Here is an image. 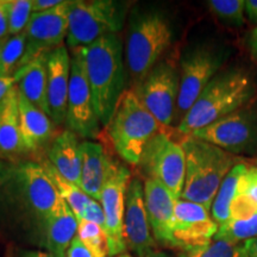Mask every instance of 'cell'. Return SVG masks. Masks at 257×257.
<instances>
[{
  "instance_id": "obj_1",
  "label": "cell",
  "mask_w": 257,
  "mask_h": 257,
  "mask_svg": "<svg viewBox=\"0 0 257 257\" xmlns=\"http://www.w3.org/2000/svg\"><path fill=\"white\" fill-rule=\"evenodd\" d=\"M76 51L85 64L99 121L104 126L111 123L123 95L125 81L123 44L117 34L102 36Z\"/></svg>"
},
{
  "instance_id": "obj_2",
  "label": "cell",
  "mask_w": 257,
  "mask_h": 257,
  "mask_svg": "<svg viewBox=\"0 0 257 257\" xmlns=\"http://www.w3.org/2000/svg\"><path fill=\"white\" fill-rule=\"evenodd\" d=\"M255 91V81L248 70L232 68L218 73L180 121L178 130L188 136L245 107Z\"/></svg>"
},
{
  "instance_id": "obj_3",
  "label": "cell",
  "mask_w": 257,
  "mask_h": 257,
  "mask_svg": "<svg viewBox=\"0 0 257 257\" xmlns=\"http://www.w3.org/2000/svg\"><path fill=\"white\" fill-rule=\"evenodd\" d=\"M186 157L185 186L181 199L211 210L218 189L239 159L214 144L186 136L181 141Z\"/></svg>"
},
{
  "instance_id": "obj_4",
  "label": "cell",
  "mask_w": 257,
  "mask_h": 257,
  "mask_svg": "<svg viewBox=\"0 0 257 257\" xmlns=\"http://www.w3.org/2000/svg\"><path fill=\"white\" fill-rule=\"evenodd\" d=\"M174 31L165 14L155 10L136 12L126 36V64L131 76L141 82L159 63L173 42Z\"/></svg>"
},
{
  "instance_id": "obj_5",
  "label": "cell",
  "mask_w": 257,
  "mask_h": 257,
  "mask_svg": "<svg viewBox=\"0 0 257 257\" xmlns=\"http://www.w3.org/2000/svg\"><path fill=\"white\" fill-rule=\"evenodd\" d=\"M110 125V137L115 152L130 165H140L144 148L161 133L162 126L138 100L134 91L123 93Z\"/></svg>"
},
{
  "instance_id": "obj_6",
  "label": "cell",
  "mask_w": 257,
  "mask_h": 257,
  "mask_svg": "<svg viewBox=\"0 0 257 257\" xmlns=\"http://www.w3.org/2000/svg\"><path fill=\"white\" fill-rule=\"evenodd\" d=\"M126 5L113 0H76L69 12L67 44L72 50L87 47L123 28Z\"/></svg>"
},
{
  "instance_id": "obj_7",
  "label": "cell",
  "mask_w": 257,
  "mask_h": 257,
  "mask_svg": "<svg viewBox=\"0 0 257 257\" xmlns=\"http://www.w3.org/2000/svg\"><path fill=\"white\" fill-rule=\"evenodd\" d=\"M8 176L12 192L42 230L62 199L46 169L38 163L23 162L10 170Z\"/></svg>"
},
{
  "instance_id": "obj_8",
  "label": "cell",
  "mask_w": 257,
  "mask_h": 257,
  "mask_svg": "<svg viewBox=\"0 0 257 257\" xmlns=\"http://www.w3.org/2000/svg\"><path fill=\"white\" fill-rule=\"evenodd\" d=\"M140 166L148 179L162 184L176 200L181 199L186 176V157L181 144L161 131L144 148Z\"/></svg>"
},
{
  "instance_id": "obj_9",
  "label": "cell",
  "mask_w": 257,
  "mask_h": 257,
  "mask_svg": "<svg viewBox=\"0 0 257 257\" xmlns=\"http://www.w3.org/2000/svg\"><path fill=\"white\" fill-rule=\"evenodd\" d=\"M180 75L169 61L159 62L138 82L134 92L144 107L162 125L168 126L176 115Z\"/></svg>"
},
{
  "instance_id": "obj_10",
  "label": "cell",
  "mask_w": 257,
  "mask_h": 257,
  "mask_svg": "<svg viewBox=\"0 0 257 257\" xmlns=\"http://www.w3.org/2000/svg\"><path fill=\"white\" fill-rule=\"evenodd\" d=\"M128 184L130 170L117 161H108L100 201L105 214V236L110 257L120 255L127 248L124 237V217Z\"/></svg>"
},
{
  "instance_id": "obj_11",
  "label": "cell",
  "mask_w": 257,
  "mask_h": 257,
  "mask_svg": "<svg viewBox=\"0 0 257 257\" xmlns=\"http://www.w3.org/2000/svg\"><path fill=\"white\" fill-rule=\"evenodd\" d=\"M224 61L223 51L211 46H199L181 60L176 115L182 118L218 74Z\"/></svg>"
},
{
  "instance_id": "obj_12",
  "label": "cell",
  "mask_w": 257,
  "mask_h": 257,
  "mask_svg": "<svg viewBox=\"0 0 257 257\" xmlns=\"http://www.w3.org/2000/svg\"><path fill=\"white\" fill-rule=\"evenodd\" d=\"M188 136L214 144L233 155L253 153L257 150V111L245 106Z\"/></svg>"
},
{
  "instance_id": "obj_13",
  "label": "cell",
  "mask_w": 257,
  "mask_h": 257,
  "mask_svg": "<svg viewBox=\"0 0 257 257\" xmlns=\"http://www.w3.org/2000/svg\"><path fill=\"white\" fill-rule=\"evenodd\" d=\"M66 121L70 131L83 138H95L100 128L85 64L76 51L70 64Z\"/></svg>"
},
{
  "instance_id": "obj_14",
  "label": "cell",
  "mask_w": 257,
  "mask_h": 257,
  "mask_svg": "<svg viewBox=\"0 0 257 257\" xmlns=\"http://www.w3.org/2000/svg\"><path fill=\"white\" fill-rule=\"evenodd\" d=\"M72 4V0L63 2L62 4L48 11L31 15L25 29L27 49L22 67L42 54H47L63 46V40L68 35L69 12Z\"/></svg>"
},
{
  "instance_id": "obj_15",
  "label": "cell",
  "mask_w": 257,
  "mask_h": 257,
  "mask_svg": "<svg viewBox=\"0 0 257 257\" xmlns=\"http://www.w3.org/2000/svg\"><path fill=\"white\" fill-rule=\"evenodd\" d=\"M218 225L210 212L201 205L179 199L175 204L172 227L173 248L182 251L200 248L214 238Z\"/></svg>"
},
{
  "instance_id": "obj_16",
  "label": "cell",
  "mask_w": 257,
  "mask_h": 257,
  "mask_svg": "<svg viewBox=\"0 0 257 257\" xmlns=\"http://www.w3.org/2000/svg\"><path fill=\"white\" fill-rule=\"evenodd\" d=\"M124 237L126 246L138 257H147L155 250L148 213L144 204V186L135 178L128 184L125 199Z\"/></svg>"
},
{
  "instance_id": "obj_17",
  "label": "cell",
  "mask_w": 257,
  "mask_h": 257,
  "mask_svg": "<svg viewBox=\"0 0 257 257\" xmlns=\"http://www.w3.org/2000/svg\"><path fill=\"white\" fill-rule=\"evenodd\" d=\"M72 59L62 46L47 55V94L49 117L54 123L62 124L67 117Z\"/></svg>"
},
{
  "instance_id": "obj_18",
  "label": "cell",
  "mask_w": 257,
  "mask_h": 257,
  "mask_svg": "<svg viewBox=\"0 0 257 257\" xmlns=\"http://www.w3.org/2000/svg\"><path fill=\"white\" fill-rule=\"evenodd\" d=\"M176 199L159 181L147 179L144 182V204L155 240L172 246V227L174 221Z\"/></svg>"
},
{
  "instance_id": "obj_19",
  "label": "cell",
  "mask_w": 257,
  "mask_h": 257,
  "mask_svg": "<svg viewBox=\"0 0 257 257\" xmlns=\"http://www.w3.org/2000/svg\"><path fill=\"white\" fill-rule=\"evenodd\" d=\"M78 219L66 201L61 199L55 211L46 221L42 232L47 251L54 257H67L73 239L78 233Z\"/></svg>"
},
{
  "instance_id": "obj_20",
  "label": "cell",
  "mask_w": 257,
  "mask_h": 257,
  "mask_svg": "<svg viewBox=\"0 0 257 257\" xmlns=\"http://www.w3.org/2000/svg\"><path fill=\"white\" fill-rule=\"evenodd\" d=\"M19 125L24 153H34L41 149L53 137L54 127L46 112L32 105L19 93Z\"/></svg>"
},
{
  "instance_id": "obj_21",
  "label": "cell",
  "mask_w": 257,
  "mask_h": 257,
  "mask_svg": "<svg viewBox=\"0 0 257 257\" xmlns=\"http://www.w3.org/2000/svg\"><path fill=\"white\" fill-rule=\"evenodd\" d=\"M48 159L60 175L81 188V143L78 135L66 130L56 136L48 150Z\"/></svg>"
},
{
  "instance_id": "obj_22",
  "label": "cell",
  "mask_w": 257,
  "mask_h": 257,
  "mask_svg": "<svg viewBox=\"0 0 257 257\" xmlns=\"http://www.w3.org/2000/svg\"><path fill=\"white\" fill-rule=\"evenodd\" d=\"M47 54H42L30 62L24 64L15 74L18 91L32 105L49 115L47 94Z\"/></svg>"
},
{
  "instance_id": "obj_23",
  "label": "cell",
  "mask_w": 257,
  "mask_h": 257,
  "mask_svg": "<svg viewBox=\"0 0 257 257\" xmlns=\"http://www.w3.org/2000/svg\"><path fill=\"white\" fill-rule=\"evenodd\" d=\"M108 161L101 144L81 143V189L95 201H100Z\"/></svg>"
},
{
  "instance_id": "obj_24",
  "label": "cell",
  "mask_w": 257,
  "mask_h": 257,
  "mask_svg": "<svg viewBox=\"0 0 257 257\" xmlns=\"http://www.w3.org/2000/svg\"><path fill=\"white\" fill-rule=\"evenodd\" d=\"M19 91L15 87L9 92L0 108V156L14 157L24 153L19 125Z\"/></svg>"
},
{
  "instance_id": "obj_25",
  "label": "cell",
  "mask_w": 257,
  "mask_h": 257,
  "mask_svg": "<svg viewBox=\"0 0 257 257\" xmlns=\"http://www.w3.org/2000/svg\"><path fill=\"white\" fill-rule=\"evenodd\" d=\"M246 169H248V167L242 162L234 166L229 174L225 176L219 189H218L211 210L212 218L219 226L230 220L231 204H232L234 197L238 193V182L240 176L245 173Z\"/></svg>"
},
{
  "instance_id": "obj_26",
  "label": "cell",
  "mask_w": 257,
  "mask_h": 257,
  "mask_svg": "<svg viewBox=\"0 0 257 257\" xmlns=\"http://www.w3.org/2000/svg\"><path fill=\"white\" fill-rule=\"evenodd\" d=\"M42 166L46 169V172L48 173V175H49L51 181H53L59 195L67 202V204H68V206L70 207V210L73 211L74 216L76 217L79 223L80 220H82L83 213H85V208L92 199L89 198L81 188L78 187L76 185H74L73 182L64 179L62 175H60L59 172L54 168V166L51 165L49 161H46Z\"/></svg>"
},
{
  "instance_id": "obj_27",
  "label": "cell",
  "mask_w": 257,
  "mask_h": 257,
  "mask_svg": "<svg viewBox=\"0 0 257 257\" xmlns=\"http://www.w3.org/2000/svg\"><path fill=\"white\" fill-rule=\"evenodd\" d=\"M27 49V34L11 36L6 40L2 51V69L0 76L3 78H14L15 74L22 67L23 57Z\"/></svg>"
},
{
  "instance_id": "obj_28",
  "label": "cell",
  "mask_w": 257,
  "mask_h": 257,
  "mask_svg": "<svg viewBox=\"0 0 257 257\" xmlns=\"http://www.w3.org/2000/svg\"><path fill=\"white\" fill-rule=\"evenodd\" d=\"M257 237V212L246 219H230L218 227L214 238L244 243Z\"/></svg>"
},
{
  "instance_id": "obj_29",
  "label": "cell",
  "mask_w": 257,
  "mask_h": 257,
  "mask_svg": "<svg viewBox=\"0 0 257 257\" xmlns=\"http://www.w3.org/2000/svg\"><path fill=\"white\" fill-rule=\"evenodd\" d=\"M180 257H246L244 243L213 238L206 245L182 251Z\"/></svg>"
},
{
  "instance_id": "obj_30",
  "label": "cell",
  "mask_w": 257,
  "mask_h": 257,
  "mask_svg": "<svg viewBox=\"0 0 257 257\" xmlns=\"http://www.w3.org/2000/svg\"><path fill=\"white\" fill-rule=\"evenodd\" d=\"M76 236L95 257H107L108 248L105 231L98 224L85 219L79 221Z\"/></svg>"
},
{
  "instance_id": "obj_31",
  "label": "cell",
  "mask_w": 257,
  "mask_h": 257,
  "mask_svg": "<svg viewBox=\"0 0 257 257\" xmlns=\"http://www.w3.org/2000/svg\"><path fill=\"white\" fill-rule=\"evenodd\" d=\"M210 11L221 21L234 25H243L245 22V0H210Z\"/></svg>"
},
{
  "instance_id": "obj_32",
  "label": "cell",
  "mask_w": 257,
  "mask_h": 257,
  "mask_svg": "<svg viewBox=\"0 0 257 257\" xmlns=\"http://www.w3.org/2000/svg\"><path fill=\"white\" fill-rule=\"evenodd\" d=\"M32 15V0H10L9 36L25 31Z\"/></svg>"
},
{
  "instance_id": "obj_33",
  "label": "cell",
  "mask_w": 257,
  "mask_h": 257,
  "mask_svg": "<svg viewBox=\"0 0 257 257\" xmlns=\"http://www.w3.org/2000/svg\"><path fill=\"white\" fill-rule=\"evenodd\" d=\"M257 212V206L253 202L246 198L245 195L239 194L234 197L232 204L230 208V219H246V218L251 217Z\"/></svg>"
},
{
  "instance_id": "obj_34",
  "label": "cell",
  "mask_w": 257,
  "mask_h": 257,
  "mask_svg": "<svg viewBox=\"0 0 257 257\" xmlns=\"http://www.w3.org/2000/svg\"><path fill=\"white\" fill-rule=\"evenodd\" d=\"M238 193L249 198L257 206V169L255 167H248L245 173L240 176Z\"/></svg>"
},
{
  "instance_id": "obj_35",
  "label": "cell",
  "mask_w": 257,
  "mask_h": 257,
  "mask_svg": "<svg viewBox=\"0 0 257 257\" xmlns=\"http://www.w3.org/2000/svg\"><path fill=\"white\" fill-rule=\"evenodd\" d=\"M82 219L98 224L99 226H101L105 231L106 220H105L104 210H102V207L98 204V201L93 200L92 199V200L88 202V205L85 208V213H83Z\"/></svg>"
},
{
  "instance_id": "obj_36",
  "label": "cell",
  "mask_w": 257,
  "mask_h": 257,
  "mask_svg": "<svg viewBox=\"0 0 257 257\" xmlns=\"http://www.w3.org/2000/svg\"><path fill=\"white\" fill-rule=\"evenodd\" d=\"M10 0H0V40L9 36Z\"/></svg>"
},
{
  "instance_id": "obj_37",
  "label": "cell",
  "mask_w": 257,
  "mask_h": 257,
  "mask_svg": "<svg viewBox=\"0 0 257 257\" xmlns=\"http://www.w3.org/2000/svg\"><path fill=\"white\" fill-rule=\"evenodd\" d=\"M67 257H95L89 250L83 245V243L76 236L73 239L72 244H70L68 252H67Z\"/></svg>"
},
{
  "instance_id": "obj_38",
  "label": "cell",
  "mask_w": 257,
  "mask_h": 257,
  "mask_svg": "<svg viewBox=\"0 0 257 257\" xmlns=\"http://www.w3.org/2000/svg\"><path fill=\"white\" fill-rule=\"evenodd\" d=\"M62 3L63 0H32V14L48 11V10L56 8Z\"/></svg>"
},
{
  "instance_id": "obj_39",
  "label": "cell",
  "mask_w": 257,
  "mask_h": 257,
  "mask_svg": "<svg viewBox=\"0 0 257 257\" xmlns=\"http://www.w3.org/2000/svg\"><path fill=\"white\" fill-rule=\"evenodd\" d=\"M15 78H3V76H0V108L4 104L9 92L15 87Z\"/></svg>"
},
{
  "instance_id": "obj_40",
  "label": "cell",
  "mask_w": 257,
  "mask_h": 257,
  "mask_svg": "<svg viewBox=\"0 0 257 257\" xmlns=\"http://www.w3.org/2000/svg\"><path fill=\"white\" fill-rule=\"evenodd\" d=\"M248 47H249L250 54H251L252 60L255 61V63L257 64V27L250 32V36L248 40Z\"/></svg>"
},
{
  "instance_id": "obj_41",
  "label": "cell",
  "mask_w": 257,
  "mask_h": 257,
  "mask_svg": "<svg viewBox=\"0 0 257 257\" xmlns=\"http://www.w3.org/2000/svg\"><path fill=\"white\" fill-rule=\"evenodd\" d=\"M245 11L250 21L252 23H257V0H246Z\"/></svg>"
},
{
  "instance_id": "obj_42",
  "label": "cell",
  "mask_w": 257,
  "mask_h": 257,
  "mask_svg": "<svg viewBox=\"0 0 257 257\" xmlns=\"http://www.w3.org/2000/svg\"><path fill=\"white\" fill-rule=\"evenodd\" d=\"M246 257H257V237L244 242Z\"/></svg>"
},
{
  "instance_id": "obj_43",
  "label": "cell",
  "mask_w": 257,
  "mask_h": 257,
  "mask_svg": "<svg viewBox=\"0 0 257 257\" xmlns=\"http://www.w3.org/2000/svg\"><path fill=\"white\" fill-rule=\"evenodd\" d=\"M24 257H54L48 251H40V250H32L24 253Z\"/></svg>"
},
{
  "instance_id": "obj_44",
  "label": "cell",
  "mask_w": 257,
  "mask_h": 257,
  "mask_svg": "<svg viewBox=\"0 0 257 257\" xmlns=\"http://www.w3.org/2000/svg\"><path fill=\"white\" fill-rule=\"evenodd\" d=\"M147 257H170L168 253L163 252V251H159V250H154L150 253H148Z\"/></svg>"
},
{
  "instance_id": "obj_45",
  "label": "cell",
  "mask_w": 257,
  "mask_h": 257,
  "mask_svg": "<svg viewBox=\"0 0 257 257\" xmlns=\"http://www.w3.org/2000/svg\"><path fill=\"white\" fill-rule=\"evenodd\" d=\"M8 38H9V36L5 37V38H2V40H0V69H2V51H3V48H4V44H5V42H6V40H8Z\"/></svg>"
},
{
  "instance_id": "obj_46",
  "label": "cell",
  "mask_w": 257,
  "mask_h": 257,
  "mask_svg": "<svg viewBox=\"0 0 257 257\" xmlns=\"http://www.w3.org/2000/svg\"><path fill=\"white\" fill-rule=\"evenodd\" d=\"M118 257H133V256H130V255H120V256H118Z\"/></svg>"
},
{
  "instance_id": "obj_47",
  "label": "cell",
  "mask_w": 257,
  "mask_h": 257,
  "mask_svg": "<svg viewBox=\"0 0 257 257\" xmlns=\"http://www.w3.org/2000/svg\"><path fill=\"white\" fill-rule=\"evenodd\" d=\"M255 168L257 169V160H256V162H255Z\"/></svg>"
}]
</instances>
